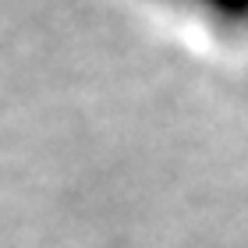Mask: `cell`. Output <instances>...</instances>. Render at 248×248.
I'll return each mask as SVG.
<instances>
[{
	"mask_svg": "<svg viewBox=\"0 0 248 248\" xmlns=\"http://www.w3.org/2000/svg\"><path fill=\"white\" fill-rule=\"evenodd\" d=\"M170 4L185 15H195L199 21H209L223 32L234 29H248V0H160Z\"/></svg>",
	"mask_w": 248,
	"mask_h": 248,
	"instance_id": "obj_1",
	"label": "cell"
}]
</instances>
